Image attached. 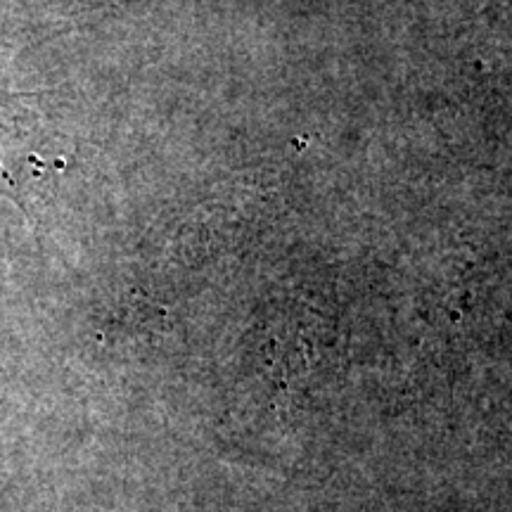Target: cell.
Listing matches in <instances>:
<instances>
[{"label":"cell","instance_id":"cell-1","mask_svg":"<svg viewBox=\"0 0 512 512\" xmlns=\"http://www.w3.org/2000/svg\"><path fill=\"white\" fill-rule=\"evenodd\" d=\"M43 176V114L34 95L0 93V192L19 202Z\"/></svg>","mask_w":512,"mask_h":512}]
</instances>
